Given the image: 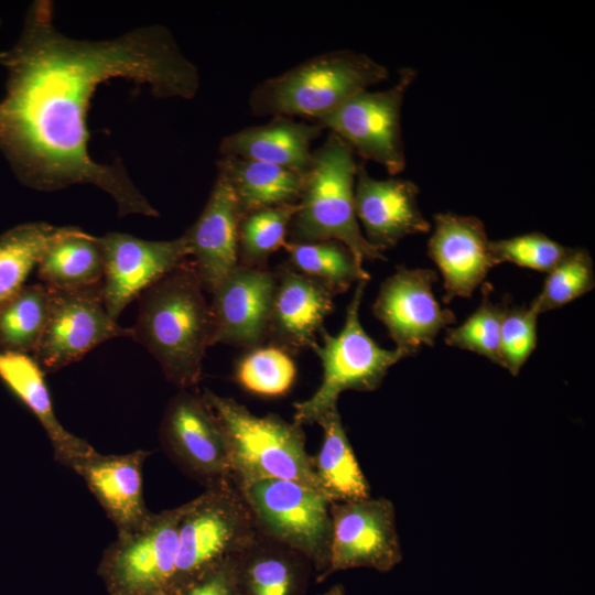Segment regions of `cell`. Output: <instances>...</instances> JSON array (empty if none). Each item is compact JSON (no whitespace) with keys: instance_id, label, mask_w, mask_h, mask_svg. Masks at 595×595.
Segmentation results:
<instances>
[{"instance_id":"1","label":"cell","mask_w":595,"mask_h":595,"mask_svg":"<svg viewBox=\"0 0 595 595\" xmlns=\"http://www.w3.org/2000/svg\"><path fill=\"white\" fill-rule=\"evenodd\" d=\"M7 69L0 100V153L25 186L54 192L88 184L115 201L120 217L160 214L119 162L88 151L87 116L97 88L113 78L147 85L158 98H194L196 65L161 24L110 40L69 37L53 22V4L33 1L13 46L0 52Z\"/></svg>"},{"instance_id":"2","label":"cell","mask_w":595,"mask_h":595,"mask_svg":"<svg viewBox=\"0 0 595 595\" xmlns=\"http://www.w3.org/2000/svg\"><path fill=\"white\" fill-rule=\"evenodd\" d=\"M190 259L166 273L139 296L132 338L159 363L173 386L186 390L198 383L202 361L212 346L210 305Z\"/></svg>"},{"instance_id":"3","label":"cell","mask_w":595,"mask_h":595,"mask_svg":"<svg viewBox=\"0 0 595 595\" xmlns=\"http://www.w3.org/2000/svg\"><path fill=\"white\" fill-rule=\"evenodd\" d=\"M389 77L388 68L351 50H334L268 77L249 94L256 117H291L316 122L356 93Z\"/></svg>"},{"instance_id":"4","label":"cell","mask_w":595,"mask_h":595,"mask_svg":"<svg viewBox=\"0 0 595 595\" xmlns=\"http://www.w3.org/2000/svg\"><path fill=\"white\" fill-rule=\"evenodd\" d=\"M351 148L329 132L313 151L298 209L290 223L288 241L337 240L356 258L387 260L383 252L365 238L355 212V182L358 163Z\"/></svg>"},{"instance_id":"5","label":"cell","mask_w":595,"mask_h":595,"mask_svg":"<svg viewBox=\"0 0 595 595\" xmlns=\"http://www.w3.org/2000/svg\"><path fill=\"white\" fill-rule=\"evenodd\" d=\"M202 396L226 433L232 480L289 479L322 494L313 470L312 456L305 448L302 425L288 422L273 413L258 416L235 399L208 389Z\"/></svg>"},{"instance_id":"6","label":"cell","mask_w":595,"mask_h":595,"mask_svg":"<svg viewBox=\"0 0 595 595\" xmlns=\"http://www.w3.org/2000/svg\"><path fill=\"white\" fill-rule=\"evenodd\" d=\"M368 281H359L347 306L343 328L337 335L321 332L323 345L313 350L318 356L323 375L316 391L306 400L295 402L293 422L299 425L316 423L346 390H376L389 368L409 355L398 348L380 347L364 329L359 307Z\"/></svg>"},{"instance_id":"7","label":"cell","mask_w":595,"mask_h":595,"mask_svg":"<svg viewBox=\"0 0 595 595\" xmlns=\"http://www.w3.org/2000/svg\"><path fill=\"white\" fill-rule=\"evenodd\" d=\"M263 536L302 554L316 572H325L332 536L331 501L294 480H234Z\"/></svg>"},{"instance_id":"8","label":"cell","mask_w":595,"mask_h":595,"mask_svg":"<svg viewBox=\"0 0 595 595\" xmlns=\"http://www.w3.org/2000/svg\"><path fill=\"white\" fill-rule=\"evenodd\" d=\"M182 507L172 589L234 556L259 532L232 479L205 488Z\"/></svg>"},{"instance_id":"9","label":"cell","mask_w":595,"mask_h":595,"mask_svg":"<svg viewBox=\"0 0 595 595\" xmlns=\"http://www.w3.org/2000/svg\"><path fill=\"white\" fill-rule=\"evenodd\" d=\"M182 505L118 533L98 567L108 595H166L174 585Z\"/></svg>"},{"instance_id":"10","label":"cell","mask_w":595,"mask_h":595,"mask_svg":"<svg viewBox=\"0 0 595 595\" xmlns=\"http://www.w3.org/2000/svg\"><path fill=\"white\" fill-rule=\"evenodd\" d=\"M415 77L413 67H401L389 88L360 90L316 123L339 137L355 154L397 175L405 167L401 110Z\"/></svg>"},{"instance_id":"11","label":"cell","mask_w":595,"mask_h":595,"mask_svg":"<svg viewBox=\"0 0 595 595\" xmlns=\"http://www.w3.org/2000/svg\"><path fill=\"white\" fill-rule=\"evenodd\" d=\"M332 536L327 569L316 577L357 567L389 572L402 560L393 504L386 498L331 502Z\"/></svg>"},{"instance_id":"12","label":"cell","mask_w":595,"mask_h":595,"mask_svg":"<svg viewBox=\"0 0 595 595\" xmlns=\"http://www.w3.org/2000/svg\"><path fill=\"white\" fill-rule=\"evenodd\" d=\"M160 439L180 468L205 488L232 479L226 433L203 396L182 390L173 397L161 421Z\"/></svg>"},{"instance_id":"13","label":"cell","mask_w":595,"mask_h":595,"mask_svg":"<svg viewBox=\"0 0 595 595\" xmlns=\"http://www.w3.org/2000/svg\"><path fill=\"white\" fill-rule=\"evenodd\" d=\"M100 290L101 286L82 291L50 288L48 318L33 354L44 372L60 370L82 359L107 340L132 338L131 327H122L109 316Z\"/></svg>"},{"instance_id":"14","label":"cell","mask_w":595,"mask_h":595,"mask_svg":"<svg viewBox=\"0 0 595 595\" xmlns=\"http://www.w3.org/2000/svg\"><path fill=\"white\" fill-rule=\"evenodd\" d=\"M99 241L104 258L101 299L115 321L149 286L190 259L183 235L172 240H145L108 232Z\"/></svg>"},{"instance_id":"15","label":"cell","mask_w":595,"mask_h":595,"mask_svg":"<svg viewBox=\"0 0 595 595\" xmlns=\"http://www.w3.org/2000/svg\"><path fill=\"white\" fill-rule=\"evenodd\" d=\"M437 273L432 269L399 266L380 285L372 313L387 328L396 348L413 355L421 346H432L442 328L455 323L433 294Z\"/></svg>"},{"instance_id":"16","label":"cell","mask_w":595,"mask_h":595,"mask_svg":"<svg viewBox=\"0 0 595 595\" xmlns=\"http://www.w3.org/2000/svg\"><path fill=\"white\" fill-rule=\"evenodd\" d=\"M274 271L238 264L212 292V346L227 344L249 349L262 345L273 292Z\"/></svg>"},{"instance_id":"17","label":"cell","mask_w":595,"mask_h":595,"mask_svg":"<svg viewBox=\"0 0 595 595\" xmlns=\"http://www.w3.org/2000/svg\"><path fill=\"white\" fill-rule=\"evenodd\" d=\"M428 255L443 277L444 303L456 296L469 298L497 266L483 221L452 212L434 216Z\"/></svg>"},{"instance_id":"18","label":"cell","mask_w":595,"mask_h":595,"mask_svg":"<svg viewBox=\"0 0 595 595\" xmlns=\"http://www.w3.org/2000/svg\"><path fill=\"white\" fill-rule=\"evenodd\" d=\"M418 185L404 178L378 180L358 164L355 212L367 241L385 251L409 235L425 234L431 224L418 205Z\"/></svg>"},{"instance_id":"19","label":"cell","mask_w":595,"mask_h":595,"mask_svg":"<svg viewBox=\"0 0 595 595\" xmlns=\"http://www.w3.org/2000/svg\"><path fill=\"white\" fill-rule=\"evenodd\" d=\"M274 274L267 340L291 355L313 349L325 318L334 311L335 295L286 262L277 267Z\"/></svg>"},{"instance_id":"20","label":"cell","mask_w":595,"mask_h":595,"mask_svg":"<svg viewBox=\"0 0 595 595\" xmlns=\"http://www.w3.org/2000/svg\"><path fill=\"white\" fill-rule=\"evenodd\" d=\"M241 213L227 180L217 173L196 221L183 234L204 291L212 293L238 266Z\"/></svg>"},{"instance_id":"21","label":"cell","mask_w":595,"mask_h":595,"mask_svg":"<svg viewBox=\"0 0 595 595\" xmlns=\"http://www.w3.org/2000/svg\"><path fill=\"white\" fill-rule=\"evenodd\" d=\"M151 452L137 450L102 455L96 450L74 459L68 468L79 475L118 533L131 531L150 516L143 498L142 470Z\"/></svg>"},{"instance_id":"22","label":"cell","mask_w":595,"mask_h":595,"mask_svg":"<svg viewBox=\"0 0 595 595\" xmlns=\"http://www.w3.org/2000/svg\"><path fill=\"white\" fill-rule=\"evenodd\" d=\"M323 129L316 122L271 117L266 123L245 127L221 138V156H236L280 165L306 174L313 163V142Z\"/></svg>"},{"instance_id":"23","label":"cell","mask_w":595,"mask_h":595,"mask_svg":"<svg viewBox=\"0 0 595 595\" xmlns=\"http://www.w3.org/2000/svg\"><path fill=\"white\" fill-rule=\"evenodd\" d=\"M238 595H305L311 563L262 533L232 556Z\"/></svg>"},{"instance_id":"24","label":"cell","mask_w":595,"mask_h":595,"mask_svg":"<svg viewBox=\"0 0 595 595\" xmlns=\"http://www.w3.org/2000/svg\"><path fill=\"white\" fill-rule=\"evenodd\" d=\"M0 380L37 419L54 451L55 459L68 467L95 450L68 432L55 415L44 371L29 354L0 350Z\"/></svg>"},{"instance_id":"25","label":"cell","mask_w":595,"mask_h":595,"mask_svg":"<svg viewBox=\"0 0 595 595\" xmlns=\"http://www.w3.org/2000/svg\"><path fill=\"white\" fill-rule=\"evenodd\" d=\"M216 165L232 188L241 215L298 204L306 180V174L280 165L236 156H220Z\"/></svg>"},{"instance_id":"26","label":"cell","mask_w":595,"mask_h":595,"mask_svg":"<svg viewBox=\"0 0 595 595\" xmlns=\"http://www.w3.org/2000/svg\"><path fill=\"white\" fill-rule=\"evenodd\" d=\"M36 270L42 283L54 290L100 288L104 258L99 237L78 227L65 226L43 255Z\"/></svg>"},{"instance_id":"27","label":"cell","mask_w":595,"mask_h":595,"mask_svg":"<svg viewBox=\"0 0 595 595\" xmlns=\"http://www.w3.org/2000/svg\"><path fill=\"white\" fill-rule=\"evenodd\" d=\"M316 423L322 428L323 441L312 457L321 493L331 502H343L370 497L366 479L350 445L337 407L324 413Z\"/></svg>"},{"instance_id":"28","label":"cell","mask_w":595,"mask_h":595,"mask_svg":"<svg viewBox=\"0 0 595 595\" xmlns=\"http://www.w3.org/2000/svg\"><path fill=\"white\" fill-rule=\"evenodd\" d=\"M283 248L291 268L318 281L334 295L346 292L353 283L370 279L363 263L340 241H286Z\"/></svg>"},{"instance_id":"29","label":"cell","mask_w":595,"mask_h":595,"mask_svg":"<svg viewBox=\"0 0 595 595\" xmlns=\"http://www.w3.org/2000/svg\"><path fill=\"white\" fill-rule=\"evenodd\" d=\"M64 227L32 221L0 235V306L24 286L26 278Z\"/></svg>"},{"instance_id":"30","label":"cell","mask_w":595,"mask_h":595,"mask_svg":"<svg viewBox=\"0 0 595 595\" xmlns=\"http://www.w3.org/2000/svg\"><path fill=\"white\" fill-rule=\"evenodd\" d=\"M51 291L45 284L24 285L0 306V350L35 351L46 326Z\"/></svg>"},{"instance_id":"31","label":"cell","mask_w":595,"mask_h":595,"mask_svg":"<svg viewBox=\"0 0 595 595\" xmlns=\"http://www.w3.org/2000/svg\"><path fill=\"white\" fill-rule=\"evenodd\" d=\"M298 204L257 209L241 216L238 226V264L268 269L271 255L288 241Z\"/></svg>"},{"instance_id":"32","label":"cell","mask_w":595,"mask_h":595,"mask_svg":"<svg viewBox=\"0 0 595 595\" xmlns=\"http://www.w3.org/2000/svg\"><path fill=\"white\" fill-rule=\"evenodd\" d=\"M296 372L291 354L268 343L247 349L236 363L234 378L244 390L273 398L291 390Z\"/></svg>"},{"instance_id":"33","label":"cell","mask_w":595,"mask_h":595,"mask_svg":"<svg viewBox=\"0 0 595 595\" xmlns=\"http://www.w3.org/2000/svg\"><path fill=\"white\" fill-rule=\"evenodd\" d=\"M595 285L594 264L584 248L570 252L551 270L543 286L529 307L540 315L566 305L592 291Z\"/></svg>"},{"instance_id":"34","label":"cell","mask_w":595,"mask_h":595,"mask_svg":"<svg viewBox=\"0 0 595 595\" xmlns=\"http://www.w3.org/2000/svg\"><path fill=\"white\" fill-rule=\"evenodd\" d=\"M490 285L484 284L479 306L463 324L446 329L445 343L478 354L501 366L500 331L509 304L505 301L493 303L488 295Z\"/></svg>"},{"instance_id":"35","label":"cell","mask_w":595,"mask_h":595,"mask_svg":"<svg viewBox=\"0 0 595 595\" xmlns=\"http://www.w3.org/2000/svg\"><path fill=\"white\" fill-rule=\"evenodd\" d=\"M490 249L496 264L510 262L547 273L571 250V248L538 231L507 239L490 240Z\"/></svg>"},{"instance_id":"36","label":"cell","mask_w":595,"mask_h":595,"mask_svg":"<svg viewBox=\"0 0 595 595\" xmlns=\"http://www.w3.org/2000/svg\"><path fill=\"white\" fill-rule=\"evenodd\" d=\"M537 315L527 306H508L500 331L502 365L517 376L537 346Z\"/></svg>"},{"instance_id":"37","label":"cell","mask_w":595,"mask_h":595,"mask_svg":"<svg viewBox=\"0 0 595 595\" xmlns=\"http://www.w3.org/2000/svg\"><path fill=\"white\" fill-rule=\"evenodd\" d=\"M166 595H238L232 556L204 570Z\"/></svg>"},{"instance_id":"38","label":"cell","mask_w":595,"mask_h":595,"mask_svg":"<svg viewBox=\"0 0 595 595\" xmlns=\"http://www.w3.org/2000/svg\"><path fill=\"white\" fill-rule=\"evenodd\" d=\"M320 595H345V589L342 584H336Z\"/></svg>"}]
</instances>
